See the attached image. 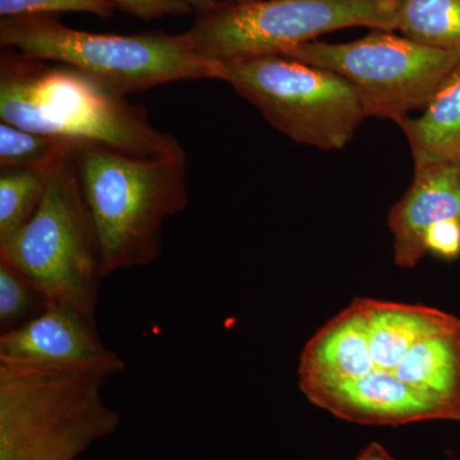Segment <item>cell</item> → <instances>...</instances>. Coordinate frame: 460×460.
<instances>
[{
  "instance_id": "obj_1",
  "label": "cell",
  "mask_w": 460,
  "mask_h": 460,
  "mask_svg": "<svg viewBox=\"0 0 460 460\" xmlns=\"http://www.w3.org/2000/svg\"><path fill=\"white\" fill-rule=\"evenodd\" d=\"M459 325V317L428 305L354 298L305 345L299 387L316 407L359 425L447 420L402 372L417 341Z\"/></svg>"
},
{
  "instance_id": "obj_2",
  "label": "cell",
  "mask_w": 460,
  "mask_h": 460,
  "mask_svg": "<svg viewBox=\"0 0 460 460\" xmlns=\"http://www.w3.org/2000/svg\"><path fill=\"white\" fill-rule=\"evenodd\" d=\"M0 120L145 159L186 154L175 136L151 123L142 105L74 66L12 49L0 56Z\"/></svg>"
},
{
  "instance_id": "obj_3",
  "label": "cell",
  "mask_w": 460,
  "mask_h": 460,
  "mask_svg": "<svg viewBox=\"0 0 460 460\" xmlns=\"http://www.w3.org/2000/svg\"><path fill=\"white\" fill-rule=\"evenodd\" d=\"M75 159L102 278L151 265L162 252L165 220L189 205L186 154L145 159L80 144Z\"/></svg>"
},
{
  "instance_id": "obj_4",
  "label": "cell",
  "mask_w": 460,
  "mask_h": 460,
  "mask_svg": "<svg viewBox=\"0 0 460 460\" xmlns=\"http://www.w3.org/2000/svg\"><path fill=\"white\" fill-rule=\"evenodd\" d=\"M95 372L0 363V460H77L120 419Z\"/></svg>"
},
{
  "instance_id": "obj_5",
  "label": "cell",
  "mask_w": 460,
  "mask_h": 460,
  "mask_svg": "<svg viewBox=\"0 0 460 460\" xmlns=\"http://www.w3.org/2000/svg\"><path fill=\"white\" fill-rule=\"evenodd\" d=\"M0 45L74 66L123 96L181 81L217 80V63L198 56L184 33H95L50 16H22L2 18Z\"/></svg>"
},
{
  "instance_id": "obj_6",
  "label": "cell",
  "mask_w": 460,
  "mask_h": 460,
  "mask_svg": "<svg viewBox=\"0 0 460 460\" xmlns=\"http://www.w3.org/2000/svg\"><path fill=\"white\" fill-rule=\"evenodd\" d=\"M75 150L54 168L29 223L0 244V257L31 279L48 302L74 305L96 319L104 278Z\"/></svg>"
},
{
  "instance_id": "obj_7",
  "label": "cell",
  "mask_w": 460,
  "mask_h": 460,
  "mask_svg": "<svg viewBox=\"0 0 460 460\" xmlns=\"http://www.w3.org/2000/svg\"><path fill=\"white\" fill-rule=\"evenodd\" d=\"M396 25L398 0H252L199 14L184 36L198 56L226 63L284 56L349 27L393 31Z\"/></svg>"
},
{
  "instance_id": "obj_8",
  "label": "cell",
  "mask_w": 460,
  "mask_h": 460,
  "mask_svg": "<svg viewBox=\"0 0 460 460\" xmlns=\"http://www.w3.org/2000/svg\"><path fill=\"white\" fill-rule=\"evenodd\" d=\"M217 80L255 105L290 140L319 150H341L367 118L361 99L344 78L296 58L217 63Z\"/></svg>"
},
{
  "instance_id": "obj_9",
  "label": "cell",
  "mask_w": 460,
  "mask_h": 460,
  "mask_svg": "<svg viewBox=\"0 0 460 460\" xmlns=\"http://www.w3.org/2000/svg\"><path fill=\"white\" fill-rule=\"evenodd\" d=\"M284 56L334 72L361 99L367 117L396 124L425 109L460 60V54L436 49L392 31L371 32L350 42L311 41Z\"/></svg>"
},
{
  "instance_id": "obj_10",
  "label": "cell",
  "mask_w": 460,
  "mask_h": 460,
  "mask_svg": "<svg viewBox=\"0 0 460 460\" xmlns=\"http://www.w3.org/2000/svg\"><path fill=\"white\" fill-rule=\"evenodd\" d=\"M0 363L95 372L111 377L123 359L100 341L96 319L66 304L49 302L22 328L0 335Z\"/></svg>"
},
{
  "instance_id": "obj_11",
  "label": "cell",
  "mask_w": 460,
  "mask_h": 460,
  "mask_svg": "<svg viewBox=\"0 0 460 460\" xmlns=\"http://www.w3.org/2000/svg\"><path fill=\"white\" fill-rule=\"evenodd\" d=\"M450 220H460V160L414 165L410 189L387 217L395 265L416 268L426 256V232Z\"/></svg>"
},
{
  "instance_id": "obj_12",
  "label": "cell",
  "mask_w": 460,
  "mask_h": 460,
  "mask_svg": "<svg viewBox=\"0 0 460 460\" xmlns=\"http://www.w3.org/2000/svg\"><path fill=\"white\" fill-rule=\"evenodd\" d=\"M414 165L460 160V60L435 91L423 113L398 124Z\"/></svg>"
},
{
  "instance_id": "obj_13",
  "label": "cell",
  "mask_w": 460,
  "mask_h": 460,
  "mask_svg": "<svg viewBox=\"0 0 460 460\" xmlns=\"http://www.w3.org/2000/svg\"><path fill=\"white\" fill-rule=\"evenodd\" d=\"M405 38L460 54V0H398V25Z\"/></svg>"
},
{
  "instance_id": "obj_14",
  "label": "cell",
  "mask_w": 460,
  "mask_h": 460,
  "mask_svg": "<svg viewBox=\"0 0 460 460\" xmlns=\"http://www.w3.org/2000/svg\"><path fill=\"white\" fill-rule=\"evenodd\" d=\"M56 166L44 169H2L0 244L13 237L36 213Z\"/></svg>"
},
{
  "instance_id": "obj_15",
  "label": "cell",
  "mask_w": 460,
  "mask_h": 460,
  "mask_svg": "<svg viewBox=\"0 0 460 460\" xmlns=\"http://www.w3.org/2000/svg\"><path fill=\"white\" fill-rule=\"evenodd\" d=\"M77 144L27 131L13 124L0 122V168H53L63 157L75 150Z\"/></svg>"
},
{
  "instance_id": "obj_16",
  "label": "cell",
  "mask_w": 460,
  "mask_h": 460,
  "mask_svg": "<svg viewBox=\"0 0 460 460\" xmlns=\"http://www.w3.org/2000/svg\"><path fill=\"white\" fill-rule=\"evenodd\" d=\"M48 299L22 271L0 257V332L22 328L44 313Z\"/></svg>"
},
{
  "instance_id": "obj_17",
  "label": "cell",
  "mask_w": 460,
  "mask_h": 460,
  "mask_svg": "<svg viewBox=\"0 0 460 460\" xmlns=\"http://www.w3.org/2000/svg\"><path fill=\"white\" fill-rule=\"evenodd\" d=\"M115 9L111 0H0L2 18L50 16L62 12L111 18Z\"/></svg>"
},
{
  "instance_id": "obj_18",
  "label": "cell",
  "mask_w": 460,
  "mask_h": 460,
  "mask_svg": "<svg viewBox=\"0 0 460 460\" xmlns=\"http://www.w3.org/2000/svg\"><path fill=\"white\" fill-rule=\"evenodd\" d=\"M115 7L144 21L184 16L193 11L184 0H111Z\"/></svg>"
},
{
  "instance_id": "obj_19",
  "label": "cell",
  "mask_w": 460,
  "mask_h": 460,
  "mask_svg": "<svg viewBox=\"0 0 460 460\" xmlns=\"http://www.w3.org/2000/svg\"><path fill=\"white\" fill-rule=\"evenodd\" d=\"M426 255L443 260H456L460 256V220L438 224L426 232L423 238Z\"/></svg>"
},
{
  "instance_id": "obj_20",
  "label": "cell",
  "mask_w": 460,
  "mask_h": 460,
  "mask_svg": "<svg viewBox=\"0 0 460 460\" xmlns=\"http://www.w3.org/2000/svg\"><path fill=\"white\" fill-rule=\"evenodd\" d=\"M354 460H396L383 445L371 443Z\"/></svg>"
},
{
  "instance_id": "obj_21",
  "label": "cell",
  "mask_w": 460,
  "mask_h": 460,
  "mask_svg": "<svg viewBox=\"0 0 460 460\" xmlns=\"http://www.w3.org/2000/svg\"><path fill=\"white\" fill-rule=\"evenodd\" d=\"M184 2L189 3L193 11L198 12L199 14L213 11L224 3L222 0H184Z\"/></svg>"
},
{
  "instance_id": "obj_22",
  "label": "cell",
  "mask_w": 460,
  "mask_h": 460,
  "mask_svg": "<svg viewBox=\"0 0 460 460\" xmlns=\"http://www.w3.org/2000/svg\"><path fill=\"white\" fill-rule=\"evenodd\" d=\"M252 2V0H226V3H232V4H239V3Z\"/></svg>"
}]
</instances>
